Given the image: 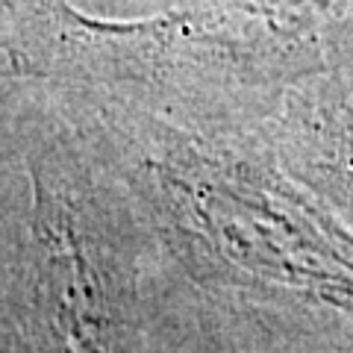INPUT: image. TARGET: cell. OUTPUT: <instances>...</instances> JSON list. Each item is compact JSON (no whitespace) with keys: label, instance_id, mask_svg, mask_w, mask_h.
Masks as SVG:
<instances>
[{"label":"cell","instance_id":"cell-1","mask_svg":"<svg viewBox=\"0 0 353 353\" xmlns=\"http://www.w3.org/2000/svg\"><path fill=\"white\" fill-rule=\"evenodd\" d=\"M148 271L141 221L32 174L3 227V353H136Z\"/></svg>","mask_w":353,"mask_h":353}]
</instances>
